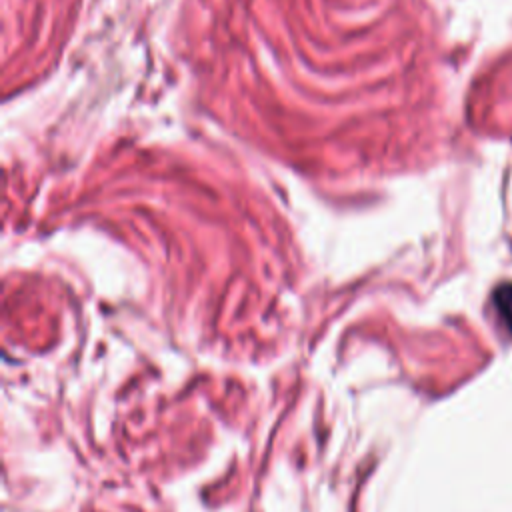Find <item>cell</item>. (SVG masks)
<instances>
[{
  "instance_id": "1",
  "label": "cell",
  "mask_w": 512,
  "mask_h": 512,
  "mask_svg": "<svg viewBox=\"0 0 512 512\" xmlns=\"http://www.w3.org/2000/svg\"><path fill=\"white\" fill-rule=\"evenodd\" d=\"M494 306L506 328L512 332V282H504L494 290Z\"/></svg>"
}]
</instances>
